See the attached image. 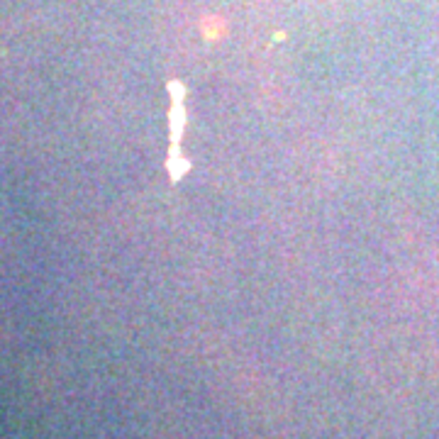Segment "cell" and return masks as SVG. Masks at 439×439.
I'll use <instances>...</instances> for the list:
<instances>
[{
    "label": "cell",
    "instance_id": "1",
    "mask_svg": "<svg viewBox=\"0 0 439 439\" xmlns=\"http://www.w3.org/2000/svg\"><path fill=\"white\" fill-rule=\"evenodd\" d=\"M200 30H203V37H205V39L215 42V39H220V37L227 32V25H225V20H222V18H215V15H210V18H205V20H203Z\"/></svg>",
    "mask_w": 439,
    "mask_h": 439
}]
</instances>
